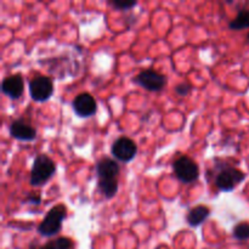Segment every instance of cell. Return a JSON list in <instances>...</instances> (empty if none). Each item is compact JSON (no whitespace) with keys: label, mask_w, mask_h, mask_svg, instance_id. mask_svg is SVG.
I'll list each match as a JSON object with an SVG mask.
<instances>
[{"label":"cell","mask_w":249,"mask_h":249,"mask_svg":"<svg viewBox=\"0 0 249 249\" xmlns=\"http://www.w3.org/2000/svg\"><path fill=\"white\" fill-rule=\"evenodd\" d=\"M97 185L106 198H112L118 191V178L121 173L119 164L111 158H102L96 164Z\"/></svg>","instance_id":"1"},{"label":"cell","mask_w":249,"mask_h":249,"mask_svg":"<svg viewBox=\"0 0 249 249\" xmlns=\"http://www.w3.org/2000/svg\"><path fill=\"white\" fill-rule=\"evenodd\" d=\"M67 216V209L62 204L55 206L46 213L45 218L43 219L38 226V232L44 237H51L57 235L62 229L63 220Z\"/></svg>","instance_id":"2"},{"label":"cell","mask_w":249,"mask_h":249,"mask_svg":"<svg viewBox=\"0 0 249 249\" xmlns=\"http://www.w3.org/2000/svg\"><path fill=\"white\" fill-rule=\"evenodd\" d=\"M56 172V164L49 156L39 155L34 160L31 170L32 186H43Z\"/></svg>","instance_id":"3"},{"label":"cell","mask_w":249,"mask_h":249,"mask_svg":"<svg viewBox=\"0 0 249 249\" xmlns=\"http://www.w3.org/2000/svg\"><path fill=\"white\" fill-rule=\"evenodd\" d=\"M173 170L178 179L185 184H191L195 182L199 177V168L194 160H191L187 156L178 158L173 163Z\"/></svg>","instance_id":"4"},{"label":"cell","mask_w":249,"mask_h":249,"mask_svg":"<svg viewBox=\"0 0 249 249\" xmlns=\"http://www.w3.org/2000/svg\"><path fill=\"white\" fill-rule=\"evenodd\" d=\"M246 179V174L237 168L226 167L219 172L215 178V186L220 191L230 192Z\"/></svg>","instance_id":"5"},{"label":"cell","mask_w":249,"mask_h":249,"mask_svg":"<svg viewBox=\"0 0 249 249\" xmlns=\"http://www.w3.org/2000/svg\"><path fill=\"white\" fill-rule=\"evenodd\" d=\"M29 94L34 101H48L53 94V83L51 78L38 75L29 82Z\"/></svg>","instance_id":"6"},{"label":"cell","mask_w":249,"mask_h":249,"mask_svg":"<svg viewBox=\"0 0 249 249\" xmlns=\"http://www.w3.org/2000/svg\"><path fill=\"white\" fill-rule=\"evenodd\" d=\"M135 83L148 91H160L164 88L167 79L163 74L153 70H145L135 77Z\"/></svg>","instance_id":"7"},{"label":"cell","mask_w":249,"mask_h":249,"mask_svg":"<svg viewBox=\"0 0 249 249\" xmlns=\"http://www.w3.org/2000/svg\"><path fill=\"white\" fill-rule=\"evenodd\" d=\"M111 151L116 160H121V162H130L138 153V147L131 139L122 136L114 141Z\"/></svg>","instance_id":"8"},{"label":"cell","mask_w":249,"mask_h":249,"mask_svg":"<svg viewBox=\"0 0 249 249\" xmlns=\"http://www.w3.org/2000/svg\"><path fill=\"white\" fill-rule=\"evenodd\" d=\"M73 109L79 117L87 118L96 113L97 105L94 97L88 92H83L73 100Z\"/></svg>","instance_id":"9"},{"label":"cell","mask_w":249,"mask_h":249,"mask_svg":"<svg viewBox=\"0 0 249 249\" xmlns=\"http://www.w3.org/2000/svg\"><path fill=\"white\" fill-rule=\"evenodd\" d=\"M24 82L23 77L21 74H12L6 77L1 83V90L6 96L10 99L16 100L19 99L23 94Z\"/></svg>","instance_id":"10"},{"label":"cell","mask_w":249,"mask_h":249,"mask_svg":"<svg viewBox=\"0 0 249 249\" xmlns=\"http://www.w3.org/2000/svg\"><path fill=\"white\" fill-rule=\"evenodd\" d=\"M9 131L12 138L17 139L19 141H32L36 136V129L31 124L22 121V119H17V121L12 122Z\"/></svg>","instance_id":"11"},{"label":"cell","mask_w":249,"mask_h":249,"mask_svg":"<svg viewBox=\"0 0 249 249\" xmlns=\"http://www.w3.org/2000/svg\"><path fill=\"white\" fill-rule=\"evenodd\" d=\"M209 214H211V211H209L208 207L197 206L189 212V214L186 216V220L190 226L196 228V226L201 225L204 220H207Z\"/></svg>","instance_id":"12"},{"label":"cell","mask_w":249,"mask_h":249,"mask_svg":"<svg viewBox=\"0 0 249 249\" xmlns=\"http://www.w3.org/2000/svg\"><path fill=\"white\" fill-rule=\"evenodd\" d=\"M229 28L232 31L249 28V10H241L237 16L229 23Z\"/></svg>","instance_id":"13"},{"label":"cell","mask_w":249,"mask_h":249,"mask_svg":"<svg viewBox=\"0 0 249 249\" xmlns=\"http://www.w3.org/2000/svg\"><path fill=\"white\" fill-rule=\"evenodd\" d=\"M31 249H74V242L68 237H60L40 247H31Z\"/></svg>","instance_id":"14"},{"label":"cell","mask_w":249,"mask_h":249,"mask_svg":"<svg viewBox=\"0 0 249 249\" xmlns=\"http://www.w3.org/2000/svg\"><path fill=\"white\" fill-rule=\"evenodd\" d=\"M232 235L238 241L249 240V224L248 223H238L233 228Z\"/></svg>","instance_id":"15"},{"label":"cell","mask_w":249,"mask_h":249,"mask_svg":"<svg viewBox=\"0 0 249 249\" xmlns=\"http://www.w3.org/2000/svg\"><path fill=\"white\" fill-rule=\"evenodd\" d=\"M108 4L117 10H130L136 6L135 1H109Z\"/></svg>","instance_id":"16"},{"label":"cell","mask_w":249,"mask_h":249,"mask_svg":"<svg viewBox=\"0 0 249 249\" xmlns=\"http://www.w3.org/2000/svg\"><path fill=\"white\" fill-rule=\"evenodd\" d=\"M175 91H177L179 96H186L191 91V85L187 84V83H181V84H179L175 88Z\"/></svg>","instance_id":"17"},{"label":"cell","mask_w":249,"mask_h":249,"mask_svg":"<svg viewBox=\"0 0 249 249\" xmlns=\"http://www.w3.org/2000/svg\"><path fill=\"white\" fill-rule=\"evenodd\" d=\"M27 201H28L29 203L39 204L41 202V199H40V197H39V196H29L28 198H27Z\"/></svg>","instance_id":"18"},{"label":"cell","mask_w":249,"mask_h":249,"mask_svg":"<svg viewBox=\"0 0 249 249\" xmlns=\"http://www.w3.org/2000/svg\"><path fill=\"white\" fill-rule=\"evenodd\" d=\"M247 41L249 43V33H248V36H247Z\"/></svg>","instance_id":"19"},{"label":"cell","mask_w":249,"mask_h":249,"mask_svg":"<svg viewBox=\"0 0 249 249\" xmlns=\"http://www.w3.org/2000/svg\"><path fill=\"white\" fill-rule=\"evenodd\" d=\"M247 249H249V248H247Z\"/></svg>","instance_id":"20"}]
</instances>
